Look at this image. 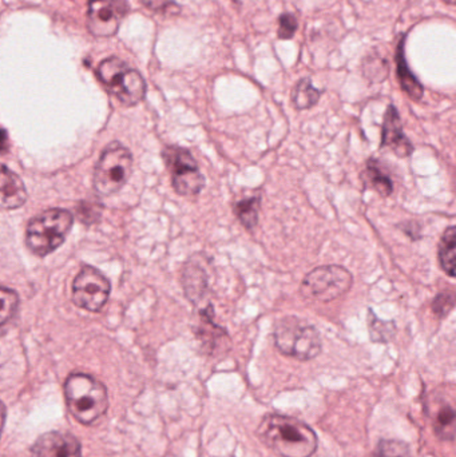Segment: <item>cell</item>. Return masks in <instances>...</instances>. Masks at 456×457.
I'll return each mask as SVG.
<instances>
[{"mask_svg":"<svg viewBox=\"0 0 456 457\" xmlns=\"http://www.w3.org/2000/svg\"><path fill=\"white\" fill-rule=\"evenodd\" d=\"M275 344L286 356L300 361L315 359L321 352V337L313 325L297 317H286L275 328Z\"/></svg>","mask_w":456,"mask_h":457,"instance_id":"obj_5","label":"cell"},{"mask_svg":"<svg viewBox=\"0 0 456 457\" xmlns=\"http://www.w3.org/2000/svg\"><path fill=\"white\" fill-rule=\"evenodd\" d=\"M128 12L126 0H88V29L95 37H112L118 31Z\"/></svg>","mask_w":456,"mask_h":457,"instance_id":"obj_10","label":"cell"},{"mask_svg":"<svg viewBox=\"0 0 456 457\" xmlns=\"http://www.w3.org/2000/svg\"><path fill=\"white\" fill-rule=\"evenodd\" d=\"M64 397L70 413L83 426H90L109 410L106 386L93 376L72 373L64 383Z\"/></svg>","mask_w":456,"mask_h":457,"instance_id":"obj_2","label":"cell"},{"mask_svg":"<svg viewBox=\"0 0 456 457\" xmlns=\"http://www.w3.org/2000/svg\"><path fill=\"white\" fill-rule=\"evenodd\" d=\"M438 258L444 273L456 278V227L447 228L442 236Z\"/></svg>","mask_w":456,"mask_h":457,"instance_id":"obj_15","label":"cell"},{"mask_svg":"<svg viewBox=\"0 0 456 457\" xmlns=\"http://www.w3.org/2000/svg\"><path fill=\"white\" fill-rule=\"evenodd\" d=\"M257 436L281 457H311L318 451L315 431L291 416H265L257 428Z\"/></svg>","mask_w":456,"mask_h":457,"instance_id":"obj_1","label":"cell"},{"mask_svg":"<svg viewBox=\"0 0 456 457\" xmlns=\"http://www.w3.org/2000/svg\"><path fill=\"white\" fill-rule=\"evenodd\" d=\"M320 96L321 91L312 85L311 79L305 78V79L300 80L294 87L292 101L297 110H307L318 104Z\"/></svg>","mask_w":456,"mask_h":457,"instance_id":"obj_20","label":"cell"},{"mask_svg":"<svg viewBox=\"0 0 456 457\" xmlns=\"http://www.w3.org/2000/svg\"><path fill=\"white\" fill-rule=\"evenodd\" d=\"M382 147H390L399 158H406L414 152L411 141L403 131L401 117L395 106L390 104L382 128Z\"/></svg>","mask_w":456,"mask_h":457,"instance_id":"obj_12","label":"cell"},{"mask_svg":"<svg viewBox=\"0 0 456 457\" xmlns=\"http://www.w3.org/2000/svg\"><path fill=\"white\" fill-rule=\"evenodd\" d=\"M31 453L34 457H82V445L69 432L51 431L37 437Z\"/></svg>","mask_w":456,"mask_h":457,"instance_id":"obj_11","label":"cell"},{"mask_svg":"<svg viewBox=\"0 0 456 457\" xmlns=\"http://www.w3.org/2000/svg\"><path fill=\"white\" fill-rule=\"evenodd\" d=\"M96 78L125 106H136L146 94L144 77L117 56H110L99 63Z\"/></svg>","mask_w":456,"mask_h":457,"instance_id":"obj_3","label":"cell"},{"mask_svg":"<svg viewBox=\"0 0 456 457\" xmlns=\"http://www.w3.org/2000/svg\"><path fill=\"white\" fill-rule=\"evenodd\" d=\"M398 77L401 80L402 88L411 96L415 101H419L425 93V88L420 85L419 80L414 77L411 71H410L409 66H407L406 58H404L403 43L399 46L398 50Z\"/></svg>","mask_w":456,"mask_h":457,"instance_id":"obj_17","label":"cell"},{"mask_svg":"<svg viewBox=\"0 0 456 457\" xmlns=\"http://www.w3.org/2000/svg\"><path fill=\"white\" fill-rule=\"evenodd\" d=\"M434 431L442 440H454L456 436V410L444 404L434 416Z\"/></svg>","mask_w":456,"mask_h":457,"instance_id":"obj_18","label":"cell"},{"mask_svg":"<svg viewBox=\"0 0 456 457\" xmlns=\"http://www.w3.org/2000/svg\"><path fill=\"white\" fill-rule=\"evenodd\" d=\"M19 306V295L15 290L8 289V287H3L2 289V325L4 327L13 316H15L16 311Z\"/></svg>","mask_w":456,"mask_h":457,"instance_id":"obj_23","label":"cell"},{"mask_svg":"<svg viewBox=\"0 0 456 457\" xmlns=\"http://www.w3.org/2000/svg\"><path fill=\"white\" fill-rule=\"evenodd\" d=\"M456 306V293L442 292L434 298L433 311L439 319L449 316L450 312Z\"/></svg>","mask_w":456,"mask_h":457,"instance_id":"obj_24","label":"cell"},{"mask_svg":"<svg viewBox=\"0 0 456 457\" xmlns=\"http://www.w3.org/2000/svg\"><path fill=\"white\" fill-rule=\"evenodd\" d=\"M102 211H104V206L101 204L90 203V201H83L77 208L78 217H79L80 221L87 225L98 221Z\"/></svg>","mask_w":456,"mask_h":457,"instance_id":"obj_25","label":"cell"},{"mask_svg":"<svg viewBox=\"0 0 456 457\" xmlns=\"http://www.w3.org/2000/svg\"><path fill=\"white\" fill-rule=\"evenodd\" d=\"M163 161L171 174V184L179 195L193 197L205 187V177L201 174L190 152L184 147L169 146L163 150Z\"/></svg>","mask_w":456,"mask_h":457,"instance_id":"obj_8","label":"cell"},{"mask_svg":"<svg viewBox=\"0 0 456 457\" xmlns=\"http://www.w3.org/2000/svg\"><path fill=\"white\" fill-rule=\"evenodd\" d=\"M372 457H412L409 445L402 440L383 439L377 443Z\"/></svg>","mask_w":456,"mask_h":457,"instance_id":"obj_22","label":"cell"},{"mask_svg":"<svg viewBox=\"0 0 456 457\" xmlns=\"http://www.w3.org/2000/svg\"><path fill=\"white\" fill-rule=\"evenodd\" d=\"M260 201V197H253L236 204V216L246 228H253L259 222Z\"/></svg>","mask_w":456,"mask_h":457,"instance_id":"obj_21","label":"cell"},{"mask_svg":"<svg viewBox=\"0 0 456 457\" xmlns=\"http://www.w3.org/2000/svg\"><path fill=\"white\" fill-rule=\"evenodd\" d=\"M187 263V269L184 271V287L187 297L192 301H197L198 298L203 297V293L205 292L206 282L208 277L203 273V269L198 265L197 262Z\"/></svg>","mask_w":456,"mask_h":457,"instance_id":"obj_16","label":"cell"},{"mask_svg":"<svg viewBox=\"0 0 456 457\" xmlns=\"http://www.w3.org/2000/svg\"><path fill=\"white\" fill-rule=\"evenodd\" d=\"M353 276L340 265H324L313 269L303 279L302 295L319 303H331L350 292Z\"/></svg>","mask_w":456,"mask_h":457,"instance_id":"obj_7","label":"cell"},{"mask_svg":"<svg viewBox=\"0 0 456 457\" xmlns=\"http://www.w3.org/2000/svg\"><path fill=\"white\" fill-rule=\"evenodd\" d=\"M74 217L64 209H48L35 217L26 231V244L37 257H45L58 249L69 236Z\"/></svg>","mask_w":456,"mask_h":457,"instance_id":"obj_4","label":"cell"},{"mask_svg":"<svg viewBox=\"0 0 456 457\" xmlns=\"http://www.w3.org/2000/svg\"><path fill=\"white\" fill-rule=\"evenodd\" d=\"M133 170V155L120 142H112L104 150L94 171V189L109 197L122 189Z\"/></svg>","mask_w":456,"mask_h":457,"instance_id":"obj_6","label":"cell"},{"mask_svg":"<svg viewBox=\"0 0 456 457\" xmlns=\"http://www.w3.org/2000/svg\"><path fill=\"white\" fill-rule=\"evenodd\" d=\"M447 3H452V4H456V0H446Z\"/></svg>","mask_w":456,"mask_h":457,"instance_id":"obj_28","label":"cell"},{"mask_svg":"<svg viewBox=\"0 0 456 457\" xmlns=\"http://www.w3.org/2000/svg\"><path fill=\"white\" fill-rule=\"evenodd\" d=\"M369 330L372 343L387 344L395 337L396 324L394 321H386L379 319L372 309H369Z\"/></svg>","mask_w":456,"mask_h":457,"instance_id":"obj_19","label":"cell"},{"mask_svg":"<svg viewBox=\"0 0 456 457\" xmlns=\"http://www.w3.org/2000/svg\"><path fill=\"white\" fill-rule=\"evenodd\" d=\"M27 190L18 174L11 171L7 166H2V208L13 211L21 208L27 201Z\"/></svg>","mask_w":456,"mask_h":457,"instance_id":"obj_13","label":"cell"},{"mask_svg":"<svg viewBox=\"0 0 456 457\" xmlns=\"http://www.w3.org/2000/svg\"><path fill=\"white\" fill-rule=\"evenodd\" d=\"M361 179H363L367 187L374 190L382 197H390L394 193L393 179L383 171L379 162L375 160H369L367 162L366 170L361 173Z\"/></svg>","mask_w":456,"mask_h":457,"instance_id":"obj_14","label":"cell"},{"mask_svg":"<svg viewBox=\"0 0 456 457\" xmlns=\"http://www.w3.org/2000/svg\"><path fill=\"white\" fill-rule=\"evenodd\" d=\"M142 4L153 12L162 13V15H177L181 12V8L173 0H142Z\"/></svg>","mask_w":456,"mask_h":457,"instance_id":"obj_26","label":"cell"},{"mask_svg":"<svg viewBox=\"0 0 456 457\" xmlns=\"http://www.w3.org/2000/svg\"><path fill=\"white\" fill-rule=\"evenodd\" d=\"M297 29V21L292 13H284L278 21V37L291 39Z\"/></svg>","mask_w":456,"mask_h":457,"instance_id":"obj_27","label":"cell"},{"mask_svg":"<svg viewBox=\"0 0 456 457\" xmlns=\"http://www.w3.org/2000/svg\"><path fill=\"white\" fill-rule=\"evenodd\" d=\"M112 285L93 266H85L72 282V303L88 312L102 311L109 300Z\"/></svg>","mask_w":456,"mask_h":457,"instance_id":"obj_9","label":"cell"}]
</instances>
